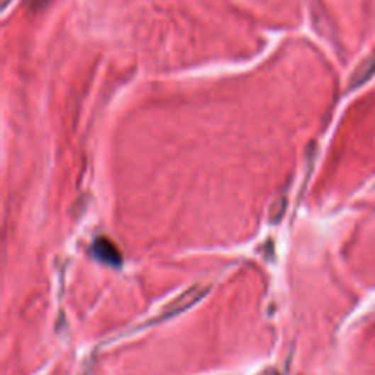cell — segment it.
I'll list each match as a JSON object with an SVG mask.
<instances>
[{
    "label": "cell",
    "instance_id": "obj_1",
    "mask_svg": "<svg viewBox=\"0 0 375 375\" xmlns=\"http://www.w3.org/2000/svg\"><path fill=\"white\" fill-rule=\"evenodd\" d=\"M209 289L211 286H206V284H194V286L187 288L184 293H179L174 301H170L169 304L163 308V311L154 319V323H163V320H169L172 319V317L181 315L184 311L191 310L192 306L198 304L201 298L206 297L207 293H209Z\"/></svg>",
    "mask_w": 375,
    "mask_h": 375
},
{
    "label": "cell",
    "instance_id": "obj_2",
    "mask_svg": "<svg viewBox=\"0 0 375 375\" xmlns=\"http://www.w3.org/2000/svg\"><path fill=\"white\" fill-rule=\"evenodd\" d=\"M92 254L105 264H112V266H119L121 264V254H119L118 247L106 238H97L92 245Z\"/></svg>",
    "mask_w": 375,
    "mask_h": 375
},
{
    "label": "cell",
    "instance_id": "obj_3",
    "mask_svg": "<svg viewBox=\"0 0 375 375\" xmlns=\"http://www.w3.org/2000/svg\"><path fill=\"white\" fill-rule=\"evenodd\" d=\"M375 74V55L368 57L366 61L359 66L357 70L354 72V77L349 79V88H359L361 84H364L366 81H370Z\"/></svg>",
    "mask_w": 375,
    "mask_h": 375
}]
</instances>
